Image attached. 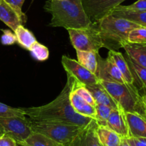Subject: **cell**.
Here are the masks:
<instances>
[{"label":"cell","instance_id":"obj_1","mask_svg":"<svg viewBox=\"0 0 146 146\" xmlns=\"http://www.w3.org/2000/svg\"><path fill=\"white\" fill-rule=\"evenodd\" d=\"M65 87L58 97L51 102L40 107L24 108L28 118L36 121H50L66 124L86 125L93 119L81 115L74 111L70 102V92L73 84V78L67 74Z\"/></svg>","mask_w":146,"mask_h":146},{"label":"cell","instance_id":"obj_2","mask_svg":"<svg viewBox=\"0 0 146 146\" xmlns=\"http://www.w3.org/2000/svg\"><path fill=\"white\" fill-rule=\"evenodd\" d=\"M44 9L51 15L50 27L68 29L93 24L84 10L82 0H47Z\"/></svg>","mask_w":146,"mask_h":146},{"label":"cell","instance_id":"obj_3","mask_svg":"<svg viewBox=\"0 0 146 146\" xmlns=\"http://www.w3.org/2000/svg\"><path fill=\"white\" fill-rule=\"evenodd\" d=\"M104 47L109 50L122 48V44L128 42V36L133 29L141 27L130 20L108 14L97 21Z\"/></svg>","mask_w":146,"mask_h":146},{"label":"cell","instance_id":"obj_4","mask_svg":"<svg viewBox=\"0 0 146 146\" xmlns=\"http://www.w3.org/2000/svg\"><path fill=\"white\" fill-rule=\"evenodd\" d=\"M100 83L124 111L138 113L141 107V94L135 84L101 80Z\"/></svg>","mask_w":146,"mask_h":146},{"label":"cell","instance_id":"obj_5","mask_svg":"<svg viewBox=\"0 0 146 146\" xmlns=\"http://www.w3.org/2000/svg\"><path fill=\"white\" fill-rule=\"evenodd\" d=\"M28 119L31 131L44 135L64 146L68 145L84 127L57 122L36 121Z\"/></svg>","mask_w":146,"mask_h":146},{"label":"cell","instance_id":"obj_6","mask_svg":"<svg viewBox=\"0 0 146 146\" xmlns=\"http://www.w3.org/2000/svg\"><path fill=\"white\" fill-rule=\"evenodd\" d=\"M71 44L76 50L98 52L104 47L102 39L96 23H93L86 27L68 29Z\"/></svg>","mask_w":146,"mask_h":146},{"label":"cell","instance_id":"obj_7","mask_svg":"<svg viewBox=\"0 0 146 146\" xmlns=\"http://www.w3.org/2000/svg\"><path fill=\"white\" fill-rule=\"evenodd\" d=\"M32 133L28 117H0V135L14 139L17 144L24 141Z\"/></svg>","mask_w":146,"mask_h":146},{"label":"cell","instance_id":"obj_8","mask_svg":"<svg viewBox=\"0 0 146 146\" xmlns=\"http://www.w3.org/2000/svg\"><path fill=\"white\" fill-rule=\"evenodd\" d=\"M125 0H82L86 13L93 23L108 15Z\"/></svg>","mask_w":146,"mask_h":146},{"label":"cell","instance_id":"obj_9","mask_svg":"<svg viewBox=\"0 0 146 146\" xmlns=\"http://www.w3.org/2000/svg\"><path fill=\"white\" fill-rule=\"evenodd\" d=\"M61 64L66 74L74 77L81 84L88 86L99 83L100 80L96 75L79 64L76 60L64 55L61 58Z\"/></svg>","mask_w":146,"mask_h":146},{"label":"cell","instance_id":"obj_10","mask_svg":"<svg viewBox=\"0 0 146 146\" xmlns=\"http://www.w3.org/2000/svg\"><path fill=\"white\" fill-rule=\"evenodd\" d=\"M96 75L101 81L111 82L123 84L125 82L122 74L113 62L108 57L102 58L100 55L98 57V68Z\"/></svg>","mask_w":146,"mask_h":146},{"label":"cell","instance_id":"obj_11","mask_svg":"<svg viewBox=\"0 0 146 146\" xmlns=\"http://www.w3.org/2000/svg\"><path fill=\"white\" fill-rule=\"evenodd\" d=\"M0 20L14 31L19 26L25 24L27 18L24 12H19L6 0H0Z\"/></svg>","mask_w":146,"mask_h":146},{"label":"cell","instance_id":"obj_12","mask_svg":"<svg viewBox=\"0 0 146 146\" xmlns=\"http://www.w3.org/2000/svg\"><path fill=\"white\" fill-rule=\"evenodd\" d=\"M97 126L96 121L91 120L67 146H101L96 135Z\"/></svg>","mask_w":146,"mask_h":146},{"label":"cell","instance_id":"obj_13","mask_svg":"<svg viewBox=\"0 0 146 146\" xmlns=\"http://www.w3.org/2000/svg\"><path fill=\"white\" fill-rule=\"evenodd\" d=\"M106 126L119 135L121 137H129V131L125 117V112L121 107L111 110Z\"/></svg>","mask_w":146,"mask_h":146},{"label":"cell","instance_id":"obj_14","mask_svg":"<svg viewBox=\"0 0 146 146\" xmlns=\"http://www.w3.org/2000/svg\"><path fill=\"white\" fill-rule=\"evenodd\" d=\"M129 137H146V120L137 113L125 112Z\"/></svg>","mask_w":146,"mask_h":146},{"label":"cell","instance_id":"obj_15","mask_svg":"<svg viewBox=\"0 0 146 146\" xmlns=\"http://www.w3.org/2000/svg\"><path fill=\"white\" fill-rule=\"evenodd\" d=\"M70 102H71L73 109L76 113L81 115L95 120V107L87 102L82 97H80L75 92L73 91L72 88H71V91L70 92Z\"/></svg>","mask_w":146,"mask_h":146},{"label":"cell","instance_id":"obj_16","mask_svg":"<svg viewBox=\"0 0 146 146\" xmlns=\"http://www.w3.org/2000/svg\"><path fill=\"white\" fill-rule=\"evenodd\" d=\"M108 57L113 62L119 71L122 74L125 82L128 84H134V79L133 77L132 72L130 70L129 65L125 60V57L121 52L115 50H109Z\"/></svg>","mask_w":146,"mask_h":146},{"label":"cell","instance_id":"obj_17","mask_svg":"<svg viewBox=\"0 0 146 146\" xmlns=\"http://www.w3.org/2000/svg\"><path fill=\"white\" fill-rule=\"evenodd\" d=\"M86 87L91 93L96 104H105V105L109 106L113 109H116L119 107L117 103L114 101L113 99L111 97L109 93L103 87L100 82L97 84L86 86Z\"/></svg>","mask_w":146,"mask_h":146},{"label":"cell","instance_id":"obj_18","mask_svg":"<svg viewBox=\"0 0 146 146\" xmlns=\"http://www.w3.org/2000/svg\"><path fill=\"white\" fill-rule=\"evenodd\" d=\"M127 55L146 68V44H133L125 42L122 44Z\"/></svg>","mask_w":146,"mask_h":146},{"label":"cell","instance_id":"obj_19","mask_svg":"<svg viewBox=\"0 0 146 146\" xmlns=\"http://www.w3.org/2000/svg\"><path fill=\"white\" fill-rule=\"evenodd\" d=\"M96 135L101 146H118L122 138L106 126H97Z\"/></svg>","mask_w":146,"mask_h":146},{"label":"cell","instance_id":"obj_20","mask_svg":"<svg viewBox=\"0 0 146 146\" xmlns=\"http://www.w3.org/2000/svg\"><path fill=\"white\" fill-rule=\"evenodd\" d=\"M76 54L78 62L93 74H96L98 68V57L99 53L95 52L76 50Z\"/></svg>","mask_w":146,"mask_h":146},{"label":"cell","instance_id":"obj_21","mask_svg":"<svg viewBox=\"0 0 146 146\" xmlns=\"http://www.w3.org/2000/svg\"><path fill=\"white\" fill-rule=\"evenodd\" d=\"M21 146H64V145L52 140L50 137L41 134L32 132L24 141L18 144Z\"/></svg>","mask_w":146,"mask_h":146},{"label":"cell","instance_id":"obj_22","mask_svg":"<svg viewBox=\"0 0 146 146\" xmlns=\"http://www.w3.org/2000/svg\"><path fill=\"white\" fill-rule=\"evenodd\" d=\"M109 14L130 20L146 28V11H132L115 8Z\"/></svg>","mask_w":146,"mask_h":146},{"label":"cell","instance_id":"obj_23","mask_svg":"<svg viewBox=\"0 0 146 146\" xmlns=\"http://www.w3.org/2000/svg\"><path fill=\"white\" fill-rule=\"evenodd\" d=\"M17 37V42L21 47L29 51L31 46L37 42L35 36L31 31L27 29L23 25H20L14 31Z\"/></svg>","mask_w":146,"mask_h":146},{"label":"cell","instance_id":"obj_24","mask_svg":"<svg viewBox=\"0 0 146 146\" xmlns=\"http://www.w3.org/2000/svg\"><path fill=\"white\" fill-rule=\"evenodd\" d=\"M129 65L130 70L132 72L133 77L134 79V84L135 82L137 81V82L139 84L141 88L145 89L146 88V68L143 67L141 64L137 63L136 62L134 61L133 59L128 57L126 54V56H124Z\"/></svg>","mask_w":146,"mask_h":146},{"label":"cell","instance_id":"obj_25","mask_svg":"<svg viewBox=\"0 0 146 146\" xmlns=\"http://www.w3.org/2000/svg\"><path fill=\"white\" fill-rule=\"evenodd\" d=\"M95 108V120L96 121L97 124H98V125L106 126V125L107 120L109 117V115L111 114V112L113 110V108H111L109 106L102 104H96Z\"/></svg>","mask_w":146,"mask_h":146},{"label":"cell","instance_id":"obj_26","mask_svg":"<svg viewBox=\"0 0 146 146\" xmlns=\"http://www.w3.org/2000/svg\"><path fill=\"white\" fill-rule=\"evenodd\" d=\"M31 55L35 60L40 62H44L48 60L49 57L48 49L44 44L38 42H36L29 50Z\"/></svg>","mask_w":146,"mask_h":146},{"label":"cell","instance_id":"obj_27","mask_svg":"<svg viewBox=\"0 0 146 146\" xmlns=\"http://www.w3.org/2000/svg\"><path fill=\"white\" fill-rule=\"evenodd\" d=\"M24 108H17L0 102V117H26Z\"/></svg>","mask_w":146,"mask_h":146},{"label":"cell","instance_id":"obj_28","mask_svg":"<svg viewBox=\"0 0 146 146\" xmlns=\"http://www.w3.org/2000/svg\"><path fill=\"white\" fill-rule=\"evenodd\" d=\"M128 42L133 44H146V28L139 27L133 29L129 32Z\"/></svg>","mask_w":146,"mask_h":146},{"label":"cell","instance_id":"obj_29","mask_svg":"<svg viewBox=\"0 0 146 146\" xmlns=\"http://www.w3.org/2000/svg\"><path fill=\"white\" fill-rule=\"evenodd\" d=\"M115 8L123 10H127V11H146V0H138L131 5H119Z\"/></svg>","mask_w":146,"mask_h":146},{"label":"cell","instance_id":"obj_30","mask_svg":"<svg viewBox=\"0 0 146 146\" xmlns=\"http://www.w3.org/2000/svg\"><path fill=\"white\" fill-rule=\"evenodd\" d=\"M1 42L3 45H12L17 42V37L14 31L9 29L3 30L1 37Z\"/></svg>","mask_w":146,"mask_h":146},{"label":"cell","instance_id":"obj_31","mask_svg":"<svg viewBox=\"0 0 146 146\" xmlns=\"http://www.w3.org/2000/svg\"><path fill=\"white\" fill-rule=\"evenodd\" d=\"M131 146H146V137H128L126 138Z\"/></svg>","mask_w":146,"mask_h":146},{"label":"cell","instance_id":"obj_32","mask_svg":"<svg viewBox=\"0 0 146 146\" xmlns=\"http://www.w3.org/2000/svg\"><path fill=\"white\" fill-rule=\"evenodd\" d=\"M0 146H18L17 142L7 135H0Z\"/></svg>","mask_w":146,"mask_h":146},{"label":"cell","instance_id":"obj_33","mask_svg":"<svg viewBox=\"0 0 146 146\" xmlns=\"http://www.w3.org/2000/svg\"><path fill=\"white\" fill-rule=\"evenodd\" d=\"M138 114L141 115L146 120V93L144 92L143 94H141V108Z\"/></svg>","mask_w":146,"mask_h":146},{"label":"cell","instance_id":"obj_34","mask_svg":"<svg viewBox=\"0 0 146 146\" xmlns=\"http://www.w3.org/2000/svg\"><path fill=\"white\" fill-rule=\"evenodd\" d=\"M9 4H11L14 9L17 10L19 12L23 13L22 11V6L25 0H6Z\"/></svg>","mask_w":146,"mask_h":146},{"label":"cell","instance_id":"obj_35","mask_svg":"<svg viewBox=\"0 0 146 146\" xmlns=\"http://www.w3.org/2000/svg\"><path fill=\"white\" fill-rule=\"evenodd\" d=\"M118 146H131V145L128 143V141L127 140L126 138L122 137L121 140V143H120L119 145Z\"/></svg>","mask_w":146,"mask_h":146},{"label":"cell","instance_id":"obj_36","mask_svg":"<svg viewBox=\"0 0 146 146\" xmlns=\"http://www.w3.org/2000/svg\"><path fill=\"white\" fill-rule=\"evenodd\" d=\"M144 92H145L146 93V88H145V89H144Z\"/></svg>","mask_w":146,"mask_h":146}]
</instances>
